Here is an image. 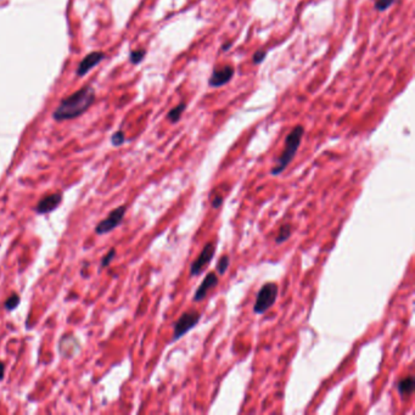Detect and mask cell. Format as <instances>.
Listing matches in <instances>:
<instances>
[{
  "instance_id": "9a60e30c",
  "label": "cell",
  "mask_w": 415,
  "mask_h": 415,
  "mask_svg": "<svg viewBox=\"0 0 415 415\" xmlns=\"http://www.w3.org/2000/svg\"><path fill=\"white\" fill-rule=\"evenodd\" d=\"M145 55H146V52H145L144 49H140V50H135V52H132L129 55V60L132 64L138 65L140 64V62L144 60Z\"/></svg>"
},
{
  "instance_id": "9c48e42d",
  "label": "cell",
  "mask_w": 415,
  "mask_h": 415,
  "mask_svg": "<svg viewBox=\"0 0 415 415\" xmlns=\"http://www.w3.org/2000/svg\"><path fill=\"white\" fill-rule=\"evenodd\" d=\"M218 284H219V279L216 275V273H213V271L208 273L202 280L201 285L198 286V290H196L195 295H194V302H200V301L205 300L208 291L215 289Z\"/></svg>"
},
{
  "instance_id": "5b68a950",
  "label": "cell",
  "mask_w": 415,
  "mask_h": 415,
  "mask_svg": "<svg viewBox=\"0 0 415 415\" xmlns=\"http://www.w3.org/2000/svg\"><path fill=\"white\" fill-rule=\"evenodd\" d=\"M216 253V244L215 242H207V244L203 246L202 251L198 254V258L191 263L190 266V275L191 276H198L200 275L203 271V269L207 267V264L210 263L211 259L215 257Z\"/></svg>"
},
{
  "instance_id": "3957f363",
  "label": "cell",
  "mask_w": 415,
  "mask_h": 415,
  "mask_svg": "<svg viewBox=\"0 0 415 415\" xmlns=\"http://www.w3.org/2000/svg\"><path fill=\"white\" fill-rule=\"evenodd\" d=\"M279 288L275 283H267L259 289L253 306L254 314H263L269 308L273 307L278 297Z\"/></svg>"
},
{
  "instance_id": "7a4b0ae2",
  "label": "cell",
  "mask_w": 415,
  "mask_h": 415,
  "mask_svg": "<svg viewBox=\"0 0 415 415\" xmlns=\"http://www.w3.org/2000/svg\"><path fill=\"white\" fill-rule=\"evenodd\" d=\"M303 134H305V128H303V126H296V127L289 133L288 137L285 138V145H284L283 152H281V155L279 156L275 166L271 169V176L275 177L283 173L286 169V167L295 159L298 147H300L301 143H302Z\"/></svg>"
},
{
  "instance_id": "e0dca14e",
  "label": "cell",
  "mask_w": 415,
  "mask_h": 415,
  "mask_svg": "<svg viewBox=\"0 0 415 415\" xmlns=\"http://www.w3.org/2000/svg\"><path fill=\"white\" fill-rule=\"evenodd\" d=\"M18 305H20V297H18V293H13V295H11L10 297L8 298V300H6L5 308L8 310H13V309H15V308L18 307Z\"/></svg>"
},
{
  "instance_id": "d6986e66",
  "label": "cell",
  "mask_w": 415,
  "mask_h": 415,
  "mask_svg": "<svg viewBox=\"0 0 415 415\" xmlns=\"http://www.w3.org/2000/svg\"><path fill=\"white\" fill-rule=\"evenodd\" d=\"M266 56L267 52H264V50H257L253 54V56H252V62H253V65L262 64V62L264 61V59H266Z\"/></svg>"
},
{
  "instance_id": "30bf717a",
  "label": "cell",
  "mask_w": 415,
  "mask_h": 415,
  "mask_svg": "<svg viewBox=\"0 0 415 415\" xmlns=\"http://www.w3.org/2000/svg\"><path fill=\"white\" fill-rule=\"evenodd\" d=\"M61 200H62L61 193H55V194H52V195L45 196V198H43L42 200L38 202L37 207H36V212L40 213V215L52 212L53 210H55V208L60 205Z\"/></svg>"
},
{
  "instance_id": "ac0fdd59",
  "label": "cell",
  "mask_w": 415,
  "mask_h": 415,
  "mask_svg": "<svg viewBox=\"0 0 415 415\" xmlns=\"http://www.w3.org/2000/svg\"><path fill=\"white\" fill-rule=\"evenodd\" d=\"M125 140H126V135L122 130H118V132H116L115 134L111 137V143H112L113 146H121V145L125 143Z\"/></svg>"
},
{
  "instance_id": "7c38bea8",
  "label": "cell",
  "mask_w": 415,
  "mask_h": 415,
  "mask_svg": "<svg viewBox=\"0 0 415 415\" xmlns=\"http://www.w3.org/2000/svg\"><path fill=\"white\" fill-rule=\"evenodd\" d=\"M291 234H292V227H291V224H289V223L283 224L279 228V234L276 235L275 242L276 244H283L286 240H289Z\"/></svg>"
},
{
  "instance_id": "8fae6325",
  "label": "cell",
  "mask_w": 415,
  "mask_h": 415,
  "mask_svg": "<svg viewBox=\"0 0 415 415\" xmlns=\"http://www.w3.org/2000/svg\"><path fill=\"white\" fill-rule=\"evenodd\" d=\"M414 386L415 381L414 378L412 375L405 376L402 380H399V382L397 383V390L402 397H409L413 392H414Z\"/></svg>"
},
{
  "instance_id": "44dd1931",
  "label": "cell",
  "mask_w": 415,
  "mask_h": 415,
  "mask_svg": "<svg viewBox=\"0 0 415 415\" xmlns=\"http://www.w3.org/2000/svg\"><path fill=\"white\" fill-rule=\"evenodd\" d=\"M115 254H116L115 249H112V250H111V251L108 252V253L106 254V256L104 257V258H103V262H101V267H106V266H108V264L111 263V261H112L113 257H115Z\"/></svg>"
},
{
  "instance_id": "4fadbf2b",
  "label": "cell",
  "mask_w": 415,
  "mask_h": 415,
  "mask_svg": "<svg viewBox=\"0 0 415 415\" xmlns=\"http://www.w3.org/2000/svg\"><path fill=\"white\" fill-rule=\"evenodd\" d=\"M186 108V104L185 103H180L178 104V105L176 106L174 108H172L171 111H169L168 113H167V118H168L169 121H171L172 123H177L179 122V120H180L181 117V113L185 111Z\"/></svg>"
},
{
  "instance_id": "7402d4cb",
  "label": "cell",
  "mask_w": 415,
  "mask_h": 415,
  "mask_svg": "<svg viewBox=\"0 0 415 415\" xmlns=\"http://www.w3.org/2000/svg\"><path fill=\"white\" fill-rule=\"evenodd\" d=\"M232 47H233V42H227L222 45L220 50H222V52H228V50H229Z\"/></svg>"
},
{
  "instance_id": "52a82bcc",
  "label": "cell",
  "mask_w": 415,
  "mask_h": 415,
  "mask_svg": "<svg viewBox=\"0 0 415 415\" xmlns=\"http://www.w3.org/2000/svg\"><path fill=\"white\" fill-rule=\"evenodd\" d=\"M235 76V69L233 65H224L219 69H215L212 76L208 79V86L212 88H219L229 83Z\"/></svg>"
},
{
  "instance_id": "ffe728a7",
  "label": "cell",
  "mask_w": 415,
  "mask_h": 415,
  "mask_svg": "<svg viewBox=\"0 0 415 415\" xmlns=\"http://www.w3.org/2000/svg\"><path fill=\"white\" fill-rule=\"evenodd\" d=\"M222 203H223V196L220 195V194H216V195L211 198V205H212V207L215 208V210L219 208L220 206H222Z\"/></svg>"
},
{
  "instance_id": "603a6c76",
  "label": "cell",
  "mask_w": 415,
  "mask_h": 415,
  "mask_svg": "<svg viewBox=\"0 0 415 415\" xmlns=\"http://www.w3.org/2000/svg\"><path fill=\"white\" fill-rule=\"evenodd\" d=\"M4 374H5V365L3 361H0V381L4 379Z\"/></svg>"
},
{
  "instance_id": "ba28073f",
  "label": "cell",
  "mask_w": 415,
  "mask_h": 415,
  "mask_svg": "<svg viewBox=\"0 0 415 415\" xmlns=\"http://www.w3.org/2000/svg\"><path fill=\"white\" fill-rule=\"evenodd\" d=\"M104 57H105V54L101 52H93L87 55V56L82 60L81 64L78 65V67H77V76H86L91 69L98 66V65L103 61Z\"/></svg>"
},
{
  "instance_id": "2e32d148",
  "label": "cell",
  "mask_w": 415,
  "mask_h": 415,
  "mask_svg": "<svg viewBox=\"0 0 415 415\" xmlns=\"http://www.w3.org/2000/svg\"><path fill=\"white\" fill-rule=\"evenodd\" d=\"M393 3H395V0H378L375 3V10L379 11V13H383V11L387 10L388 8H391V6L393 5Z\"/></svg>"
},
{
  "instance_id": "6da1fadb",
  "label": "cell",
  "mask_w": 415,
  "mask_h": 415,
  "mask_svg": "<svg viewBox=\"0 0 415 415\" xmlns=\"http://www.w3.org/2000/svg\"><path fill=\"white\" fill-rule=\"evenodd\" d=\"M94 101H95L94 89L89 86L83 87L72 95L65 98L54 111L53 117L56 121L73 120L88 111Z\"/></svg>"
},
{
  "instance_id": "5bb4252c",
  "label": "cell",
  "mask_w": 415,
  "mask_h": 415,
  "mask_svg": "<svg viewBox=\"0 0 415 415\" xmlns=\"http://www.w3.org/2000/svg\"><path fill=\"white\" fill-rule=\"evenodd\" d=\"M229 264H230L229 256L224 254V256H223L222 258L218 261L217 266H216V269H217L218 274H220V275H224L225 271H227L228 268H229Z\"/></svg>"
},
{
  "instance_id": "8992f818",
  "label": "cell",
  "mask_w": 415,
  "mask_h": 415,
  "mask_svg": "<svg viewBox=\"0 0 415 415\" xmlns=\"http://www.w3.org/2000/svg\"><path fill=\"white\" fill-rule=\"evenodd\" d=\"M126 211H127L126 206H121V207H117L116 210H113L112 212L108 215V217H106L103 222H100L96 225L95 232L98 233V234L103 235L115 229V228L122 222L123 217H125L126 215Z\"/></svg>"
},
{
  "instance_id": "277c9868",
  "label": "cell",
  "mask_w": 415,
  "mask_h": 415,
  "mask_svg": "<svg viewBox=\"0 0 415 415\" xmlns=\"http://www.w3.org/2000/svg\"><path fill=\"white\" fill-rule=\"evenodd\" d=\"M201 319V314L195 309H190L184 312L179 317V319L174 323L173 326V339L172 341H178L179 339L188 334L190 330H193L196 325L198 324Z\"/></svg>"
}]
</instances>
